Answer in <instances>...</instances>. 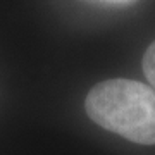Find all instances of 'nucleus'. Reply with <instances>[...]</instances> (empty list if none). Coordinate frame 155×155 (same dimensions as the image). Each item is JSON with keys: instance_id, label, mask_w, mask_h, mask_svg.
<instances>
[{"instance_id": "f257e3e1", "label": "nucleus", "mask_w": 155, "mask_h": 155, "mask_svg": "<svg viewBox=\"0 0 155 155\" xmlns=\"http://www.w3.org/2000/svg\"><path fill=\"white\" fill-rule=\"evenodd\" d=\"M86 114L107 131L140 145H155V90L133 79L95 84L84 100Z\"/></svg>"}, {"instance_id": "f03ea898", "label": "nucleus", "mask_w": 155, "mask_h": 155, "mask_svg": "<svg viewBox=\"0 0 155 155\" xmlns=\"http://www.w3.org/2000/svg\"><path fill=\"white\" fill-rule=\"evenodd\" d=\"M143 72L155 90V41L150 43V47L143 55Z\"/></svg>"}, {"instance_id": "7ed1b4c3", "label": "nucleus", "mask_w": 155, "mask_h": 155, "mask_svg": "<svg viewBox=\"0 0 155 155\" xmlns=\"http://www.w3.org/2000/svg\"><path fill=\"white\" fill-rule=\"evenodd\" d=\"M100 2H105V4H129L134 0H100Z\"/></svg>"}]
</instances>
